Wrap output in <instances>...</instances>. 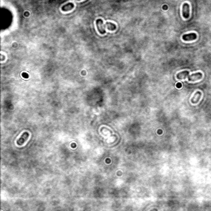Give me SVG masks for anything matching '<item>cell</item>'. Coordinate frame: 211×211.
Returning a JSON list of instances; mask_svg holds the SVG:
<instances>
[{
  "mask_svg": "<svg viewBox=\"0 0 211 211\" xmlns=\"http://www.w3.org/2000/svg\"><path fill=\"white\" fill-rule=\"evenodd\" d=\"M182 17L185 19H188L190 17V5L187 3H185L182 5Z\"/></svg>",
  "mask_w": 211,
  "mask_h": 211,
  "instance_id": "cell-1",
  "label": "cell"
},
{
  "mask_svg": "<svg viewBox=\"0 0 211 211\" xmlns=\"http://www.w3.org/2000/svg\"><path fill=\"white\" fill-rule=\"evenodd\" d=\"M96 25H97V31L100 34L103 35L106 33V28L103 26V20L98 18L96 21Z\"/></svg>",
  "mask_w": 211,
  "mask_h": 211,
  "instance_id": "cell-2",
  "label": "cell"
},
{
  "mask_svg": "<svg viewBox=\"0 0 211 211\" xmlns=\"http://www.w3.org/2000/svg\"><path fill=\"white\" fill-rule=\"evenodd\" d=\"M29 138V133H28V132H24V133L20 136L19 138L17 139V144L18 145V146L23 145L25 143H26V140H27V138Z\"/></svg>",
  "mask_w": 211,
  "mask_h": 211,
  "instance_id": "cell-3",
  "label": "cell"
},
{
  "mask_svg": "<svg viewBox=\"0 0 211 211\" xmlns=\"http://www.w3.org/2000/svg\"><path fill=\"white\" fill-rule=\"evenodd\" d=\"M202 77H203L202 73H192V74L188 76V80H189V82H196V81H198V80L202 79Z\"/></svg>",
  "mask_w": 211,
  "mask_h": 211,
  "instance_id": "cell-4",
  "label": "cell"
},
{
  "mask_svg": "<svg viewBox=\"0 0 211 211\" xmlns=\"http://www.w3.org/2000/svg\"><path fill=\"white\" fill-rule=\"evenodd\" d=\"M197 39V35L196 33L191 32L188 34H185L182 36V40L185 41H191V40H195Z\"/></svg>",
  "mask_w": 211,
  "mask_h": 211,
  "instance_id": "cell-5",
  "label": "cell"
},
{
  "mask_svg": "<svg viewBox=\"0 0 211 211\" xmlns=\"http://www.w3.org/2000/svg\"><path fill=\"white\" fill-rule=\"evenodd\" d=\"M200 97H201V92H200V91L196 92L195 95H194L191 99V103H193V104H196V103H198L199 101H200Z\"/></svg>",
  "mask_w": 211,
  "mask_h": 211,
  "instance_id": "cell-6",
  "label": "cell"
},
{
  "mask_svg": "<svg viewBox=\"0 0 211 211\" xmlns=\"http://www.w3.org/2000/svg\"><path fill=\"white\" fill-rule=\"evenodd\" d=\"M73 7H74V4H73V3H66V4L62 6L61 10H62L63 12H68V11L72 10Z\"/></svg>",
  "mask_w": 211,
  "mask_h": 211,
  "instance_id": "cell-7",
  "label": "cell"
},
{
  "mask_svg": "<svg viewBox=\"0 0 211 211\" xmlns=\"http://www.w3.org/2000/svg\"><path fill=\"white\" fill-rule=\"evenodd\" d=\"M189 75H190L189 71L185 70V71H181V72L178 73L177 75V78L178 79H185Z\"/></svg>",
  "mask_w": 211,
  "mask_h": 211,
  "instance_id": "cell-8",
  "label": "cell"
},
{
  "mask_svg": "<svg viewBox=\"0 0 211 211\" xmlns=\"http://www.w3.org/2000/svg\"><path fill=\"white\" fill-rule=\"evenodd\" d=\"M106 26V28L108 29V30H110V31H115L116 29V26L114 24V23H112V22H106V25H105V27Z\"/></svg>",
  "mask_w": 211,
  "mask_h": 211,
  "instance_id": "cell-9",
  "label": "cell"
},
{
  "mask_svg": "<svg viewBox=\"0 0 211 211\" xmlns=\"http://www.w3.org/2000/svg\"><path fill=\"white\" fill-rule=\"evenodd\" d=\"M22 76H23V77H24L25 79H26H26L28 78V75H27V74L26 75V73H22Z\"/></svg>",
  "mask_w": 211,
  "mask_h": 211,
  "instance_id": "cell-10",
  "label": "cell"
},
{
  "mask_svg": "<svg viewBox=\"0 0 211 211\" xmlns=\"http://www.w3.org/2000/svg\"><path fill=\"white\" fill-rule=\"evenodd\" d=\"M2 59H2V60H3H3H4V57H3V55H2Z\"/></svg>",
  "mask_w": 211,
  "mask_h": 211,
  "instance_id": "cell-11",
  "label": "cell"
},
{
  "mask_svg": "<svg viewBox=\"0 0 211 211\" xmlns=\"http://www.w3.org/2000/svg\"><path fill=\"white\" fill-rule=\"evenodd\" d=\"M77 1H81V0H77Z\"/></svg>",
  "mask_w": 211,
  "mask_h": 211,
  "instance_id": "cell-12",
  "label": "cell"
}]
</instances>
